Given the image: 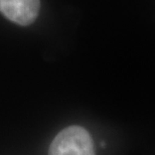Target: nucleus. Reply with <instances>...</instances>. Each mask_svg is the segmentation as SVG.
<instances>
[{"label":"nucleus","instance_id":"f257e3e1","mask_svg":"<svg viewBox=\"0 0 155 155\" xmlns=\"http://www.w3.org/2000/svg\"><path fill=\"white\" fill-rule=\"evenodd\" d=\"M48 155H96L94 142L84 127L72 125L62 129L51 141Z\"/></svg>","mask_w":155,"mask_h":155},{"label":"nucleus","instance_id":"f03ea898","mask_svg":"<svg viewBox=\"0 0 155 155\" xmlns=\"http://www.w3.org/2000/svg\"><path fill=\"white\" fill-rule=\"evenodd\" d=\"M41 10V0H0V12L5 18L20 26L33 23Z\"/></svg>","mask_w":155,"mask_h":155}]
</instances>
